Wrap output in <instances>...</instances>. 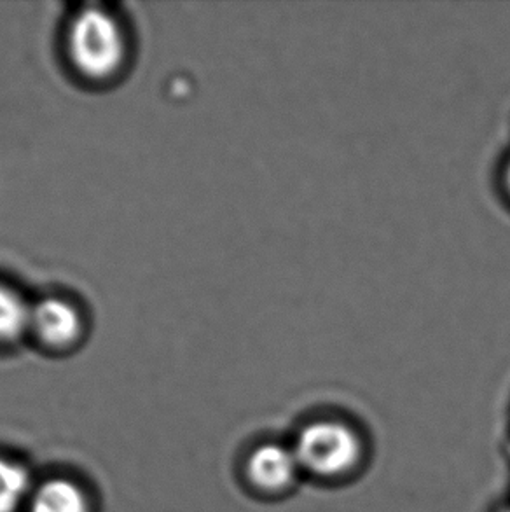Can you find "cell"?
Instances as JSON below:
<instances>
[{"mask_svg":"<svg viewBox=\"0 0 510 512\" xmlns=\"http://www.w3.org/2000/svg\"><path fill=\"white\" fill-rule=\"evenodd\" d=\"M32 512H88V500L67 479H51L34 493Z\"/></svg>","mask_w":510,"mask_h":512,"instance_id":"5","label":"cell"},{"mask_svg":"<svg viewBox=\"0 0 510 512\" xmlns=\"http://www.w3.org/2000/svg\"><path fill=\"white\" fill-rule=\"evenodd\" d=\"M359 441L350 429L336 422H317L304 427L297 437V462L320 476L346 472L359 458Z\"/></svg>","mask_w":510,"mask_h":512,"instance_id":"2","label":"cell"},{"mask_svg":"<svg viewBox=\"0 0 510 512\" xmlns=\"http://www.w3.org/2000/svg\"><path fill=\"white\" fill-rule=\"evenodd\" d=\"M505 512H510V509H509V511H505Z\"/></svg>","mask_w":510,"mask_h":512,"instance_id":"9","label":"cell"},{"mask_svg":"<svg viewBox=\"0 0 510 512\" xmlns=\"http://www.w3.org/2000/svg\"><path fill=\"white\" fill-rule=\"evenodd\" d=\"M67 49L79 74L91 81H105L116 76L125 63V30L111 13L86 7L70 23Z\"/></svg>","mask_w":510,"mask_h":512,"instance_id":"1","label":"cell"},{"mask_svg":"<svg viewBox=\"0 0 510 512\" xmlns=\"http://www.w3.org/2000/svg\"><path fill=\"white\" fill-rule=\"evenodd\" d=\"M500 179H502V189H504V194L507 196V200L510 201V156L507 158V161H505Z\"/></svg>","mask_w":510,"mask_h":512,"instance_id":"8","label":"cell"},{"mask_svg":"<svg viewBox=\"0 0 510 512\" xmlns=\"http://www.w3.org/2000/svg\"><path fill=\"white\" fill-rule=\"evenodd\" d=\"M30 331L46 346L69 348L83 334V317L67 299H41L32 306Z\"/></svg>","mask_w":510,"mask_h":512,"instance_id":"3","label":"cell"},{"mask_svg":"<svg viewBox=\"0 0 510 512\" xmlns=\"http://www.w3.org/2000/svg\"><path fill=\"white\" fill-rule=\"evenodd\" d=\"M30 490V478L21 465L0 458V512H14Z\"/></svg>","mask_w":510,"mask_h":512,"instance_id":"7","label":"cell"},{"mask_svg":"<svg viewBox=\"0 0 510 512\" xmlns=\"http://www.w3.org/2000/svg\"><path fill=\"white\" fill-rule=\"evenodd\" d=\"M296 453L278 444H266L252 453L249 460L250 479L269 492L282 490L296 478Z\"/></svg>","mask_w":510,"mask_h":512,"instance_id":"4","label":"cell"},{"mask_svg":"<svg viewBox=\"0 0 510 512\" xmlns=\"http://www.w3.org/2000/svg\"><path fill=\"white\" fill-rule=\"evenodd\" d=\"M32 305L20 292L6 284H0V343L18 340L30 331Z\"/></svg>","mask_w":510,"mask_h":512,"instance_id":"6","label":"cell"}]
</instances>
